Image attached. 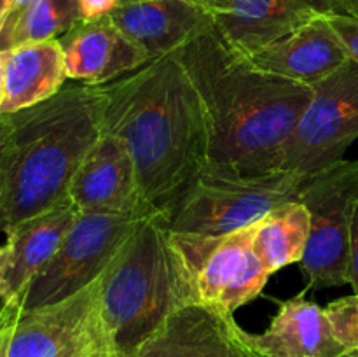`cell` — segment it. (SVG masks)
I'll use <instances>...</instances> for the list:
<instances>
[{"label":"cell","mask_w":358,"mask_h":357,"mask_svg":"<svg viewBox=\"0 0 358 357\" xmlns=\"http://www.w3.org/2000/svg\"><path fill=\"white\" fill-rule=\"evenodd\" d=\"M6 9H7V0H0V30H2L3 18H6Z\"/></svg>","instance_id":"cell-33"},{"label":"cell","mask_w":358,"mask_h":357,"mask_svg":"<svg viewBox=\"0 0 358 357\" xmlns=\"http://www.w3.org/2000/svg\"><path fill=\"white\" fill-rule=\"evenodd\" d=\"M58 41L69 79L91 86L110 83L149 62L110 16L83 20Z\"/></svg>","instance_id":"cell-16"},{"label":"cell","mask_w":358,"mask_h":357,"mask_svg":"<svg viewBox=\"0 0 358 357\" xmlns=\"http://www.w3.org/2000/svg\"><path fill=\"white\" fill-rule=\"evenodd\" d=\"M6 272H7V255L6 247L0 245V298L6 296Z\"/></svg>","instance_id":"cell-30"},{"label":"cell","mask_w":358,"mask_h":357,"mask_svg":"<svg viewBox=\"0 0 358 357\" xmlns=\"http://www.w3.org/2000/svg\"><path fill=\"white\" fill-rule=\"evenodd\" d=\"M327 18L348 51L350 59L358 63V18L350 14H331Z\"/></svg>","instance_id":"cell-24"},{"label":"cell","mask_w":358,"mask_h":357,"mask_svg":"<svg viewBox=\"0 0 358 357\" xmlns=\"http://www.w3.org/2000/svg\"><path fill=\"white\" fill-rule=\"evenodd\" d=\"M248 59L262 72L315 86L345 65L350 56L329 18L322 16L252 52Z\"/></svg>","instance_id":"cell-15"},{"label":"cell","mask_w":358,"mask_h":357,"mask_svg":"<svg viewBox=\"0 0 358 357\" xmlns=\"http://www.w3.org/2000/svg\"><path fill=\"white\" fill-rule=\"evenodd\" d=\"M336 340L345 350H358V294L339 298L325 307Z\"/></svg>","instance_id":"cell-22"},{"label":"cell","mask_w":358,"mask_h":357,"mask_svg":"<svg viewBox=\"0 0 358 357\" xmlns=\"http://www.w3.org/2000/svg\"><path fill=\"white\" fill-rule=\"evenodd\" d=\"M185 300L180 266L163 212L143 217L101 275V312L119 357L138 346Z\"/></svg>","instance_id":"cell-4"},{"label":"cell","mask_w":358,"mask_h":357,"mask_svg":"<svg viewBox=\"0 0 358 357\" xmlns=\"http://www.w3.org/2000/svg\"><path fill=\"white\" fill-rule=\"evenodd\" d=\"M248 340L261 357H339L346 352L325 308L306 300V289L282 301L268 329L248 332Z\"/></svg>","instance_id":"cell-18"},{"label":"cell","mask_w":358,"mask_h":357,"mask_svg":"<svg viewBox=\"0 0 358 357\" xmlns=\"http://www.w3.org/2000/svg\"><path fill=\"white\" fill-rule=\"evenodd\" d=\"M93 357H119V356L114 349H107V350H101V352L94 354Z\"/></svg>","instance_id":"cell-32"},{"label":"cell","mask_w":358,"mask_h":357,"mask_svg":"<svg viewBox=\"0 0 358 357\" xmlns=\"http://www.w3.org/2000/svg\"><path fill=\"white\" fill-rule=\"evenodd\" d=\"M339 14H350L358 18V0H334Z\"/></svg>","instance_id":"cell-29"},{"label":"cell","mask_w":358,"mask_h":357,"mask_svg":"<svg viewBox=\"0 0 358 357\" xmlns=\"http://www.w3.org/2000/svg\"><path fill=\"white\" fill-rule=\"evenodd\" d=\"M80 210L70 196L6 230V296L27 294L31 280L55 258Z\"/></svg>","instance_id":"cell-17"},{"label":"cell","mask_w":358,"mask_h":357,"mask_svg":"<svg viewBox=\"0 0 358 357\" xmlns=\"http://www.w3.org/2000/svg\"><path fill=\"white\" fill-rule=\"evenodd\" d=\"M114 349L101 312V276L56 303L21 312L7 357H93Z\"/></svg>","instance_id":"cell-10"},{"label":"cell","mask_w":358,"mask_h":357,"mask_svg":"<svg viewBox=\"0 0 358 357\" xmlns=\"http://www.w3.org/2000/svg\"><path fill=\"white\" fill-rule=\"evenodd\" d=\"M110 20L149 62L177 52L215 24L208 7L189 0L121 4Z\"/></svg>","instance_id":"cell-14"},{"label":"cell","mask_w":358,"mask_h":357,"mask_svg":"<svg viewBox=\"0 0 358 357\" xmlns=\"http://www.w3.org/2000/svg\"><path fill=\"white\" fill-rule=\"evenodd\" d=\"M37 0H7V9H6V18H3L2 30H0V46L3 44L7 37L10 35V31L14 30V27L17 24V21L23 18V14L30 9Z\"/></svg>","instance_id":"cell-26"},{"label":"cell","mask_w":358,"mask_h":357,"mask_svg":"<svg viewBox=\"0 0 358 357\" xmlns=\"http://www.w3.org/2000/svg\"><path fill=\"white\" fill-rule=\"evenodd\" d=\"M308 178L310 175L290 170L241 174L208 161L185 186L166 224L177 233H233L299 200Z\"/></svg>","instance_id":"cell-5"},{"label":"cell","mask_w":358,"mask_h":357,"mask_svg":"<svg viewBox=\"0 0 358 357\" xmlns=\"http://www.w3.org/2000/svg\"><path fill=\"white\" fill-rule=\"evenodd\" d=\"M310 238V214L308 209L296 200L255 223L252 248L268 273L278 272L292 262L299 265L306 251Z\"/></svg>","instance_id":"cell-20"},{"label":"cell","mask_w":358,"mask_h":357,"mask_svg":"<svg viewBox=\"0 0 358 357\" xmlns=\"http://www.w3.org/2000/svg\"><path fill=\"white\" fill-rule=\"evenodd\" d=\"M0 52L6 62V97L0 114H14L45 102L69 80L58 38L28 42Z\"/></svg>","instance_id":"cell-19"},{"label":"cell","mask_w":358,"mask_h":357,"mask_svg":"<svg viewBox=\"0 0 358 357\" xmlns=\"http://www.w3.org/2000/svg\"><path fill=\"white\" fill-rule=\"evenodd\" d=\"M254 233L255 224L227 234L170 230L187 304H206L234 315L262 293L271 273L252 248Z\"/></svg>","instance_id":"cell-6"},{"label":"cell","mask_w":358,"mask_h":357,"mask_svg":"<svg viewBox=\"0 0 358 357\" xmlns=\"http://www.w3.org/2000/svg\"><path fill=\"white\" fill-rule=\"evenodd\" d=\"M177 55L205 108L210 163L254 175L282 170L283 149L313 88L259 70L215 24Z\"/></svg>","instance_id":"cell-2"},{"label":"cell","mask_w":358,"mask_h":357,"mask_svg":"<svg viewBox=\"0 0 358 357\" xmlns=\"http://www.w3.org/2000/svg\"><path fill=\"white\" fill-rule=\"evenodd\" d=\"M83 20H100L110 16L119 6L121 0H79Z\"/></svg>","instance_id":"cell-27"},{"label":"cell","mask_w":358,"mask_h":357,"mask_svg":"<svg viewBox=\"0 0 358 357\" xmlns=\"http://www.w3.org/2000/svg\"><path fill=\"white\" fill-rule=\"evenodd\" d=\"M133 357H261L233 314L182 304L171 312Z\"/></svg>","instance_id":"cell-11"},{"label":"cell","mask_w":358,"mask_h":357,"mask_svg":"<svg viewBox=\"0 0 358 357\" xmlns=\"http://www.w3.org/2000/svg\"><path fill=\"white\" fill-rule=\"evenodd\" d=\"M145 216L80 212L55 258L28 286L24 310L65 300L100 279Z\"/></svg>","instance_id":"cell-8"},{"label":"cell","mask_w":358,"mask_h":357,"mask_svg":"<svg viewBox=\"0 0 358 357\" xmlns=\"http://www.w3.org/2000/svg\"><path fill=\"white\" fill-rule=\"evenodd\" d=\"M69 196L80 212H156L147 205L140 191L131 153L121 139L110 133H101L93 149L86 154L70 182Z\"/></svg>","instance_id":"cell-12"},{"label":"cell","mask_w":358,"mask_h":357,"mask_svg":"<svg viewBox=\"0 0 358 357\" xmlns=\"http://www.w3.org/2000/svg\"><path fill=\"white\" fill-rule=\"evenodd\" d=\"M24 296L27 294L21 293L9 300H2V307H0V357H7L9 354L14 329H16L20 315L24 308Z\"/></svg>","instance_id":"cell-23"},{"label":"cell","mask_w":358,"mask_h":357,"mask_svg":"<svg viewBox=\"0 0 358 357\" xmlns=\"http://www.w3.org/2000/svg\"><path fill=\"white\" fill-rule=\"evenodd\" d=\"M339 357H358V350H348V352H345Z\"/></svg>","instance_id":"cell-34"},{"label":"cell","mask_w":358,"mask_h":357,"mask_svg":"<svg viewBox=\"0 0 358 357\" xmlns=\"http://www.w3.org/2000/svg\"><path fill=\"white\" fill-rule=\"evenodd\" d=\"M210 10L222 37L247 56L315 18L339 14L334 0H212Z\"/></svg>","instance_id":"cell-13"},{"label":"cell","mask_w":358,"mask_h":357,"mask_svg":"<svg viewBox=\"0 0 358 357\" xmlns=\"http://www.w3.org/2000/svg\"><path fill=\"white\" fill-rule=\"evenodd\" d=\"M7 115L6 209L13 226L69 196L77 168L103 133L100 88L63 86L45 102Z\"/></svg>","instance_id":"cell-3"},{"label":"cell","mask_w":358,"mask_h":357,"mask_svg":"<svg viewBox=\"0 0 358 357\" xmlns=\"http://www.w3.org/2000/svg\"><path fill=\"white\" fill-rule=\"evenodd\" d=\"M7 136H9V115L0 114V233L7 230L9 219H7L6 209V147Z\"/></svg>","instance_id":"cell-25"},{"label":"cell","mask_w":358,"mask_h":357,"mask_svg":"<svg viewBox=\"0 0 358 357\" xmlns=\"http://www.w3.org/2000/svg\"><path fill=\"white\" fill-rule=\"evenodd\" d=\"M83 21L79 0H37L23 14L0 51L28 44L59 38Z\"/></svg>","instance_id":"cell-21"},{"label":"cell","mask_w":358,"mask_h":357,"mask_svg":"<svg viewBox=\"0 0 358 357\" xmlns=\"http://www.w3.org/2000/svg\"><path fill=\"white\" fill-rule=\"evenodd\" d=\"M310 214V238L299 266L315 289L348 284L352 226L358 206V160L311 174L299 195Z\"/></svg>","instance_id":"cell-7"},{"label":"cell","mask_w":358,"mask_h":357,"mask_svg":"<svg viewBox=\"0 0 358 357\" xmlns=\"http://www.w3.org/2000/svg\"><path fill=\"white\" fill-rule=\"evenodd\" d=\"M348 284L352 286L353 294H358V206L352 226V241H350L348 259Z\"/></svg>","instance_id":"cell-28"},{"label":"cell","mask_w":358,"mask_h":357,"mask_svg":"<svg viewBox=\"0 0 358 357\" xmlns=\"http://www.w3.org/2000/svg\"><path fill=\"white\" fill-rule=\"evenodd\" d=\"M313 88L310 105L283 149L282 170L317 174L358 139V63L348 59Z\"/></svg>","instance_id":"cell-9"},{"label":"cell","mask_w":358,"mask_h":357,"mask_svg":"<svg viewBox=\"0 0 358 357\" xmlns=\"http://www.w3.org/2000/svg\"><path fill=\"white\" fill-rule=\"evenodd\" d=\"M98 88L103 133L124 142L143 200L168 216L208 163V125L191 76L171 52Z\"/></svg>","instance_id":"cell-1"},{"label":"cell","mask_w":358,"mask_h":357,"mask_svg":"<svg viewBox=\"0 0 358 357\" xmlns=\"http://www.w3.org/2000/svg\"><path fill=\"white\" fill-rule=\"evenodd\" d=\"M128 2H142V0H121V4H128ZM189 2L201 4V6L208 7V9H210V6H212V0H189ZM210 13H212V10H210Z\"/></svg>","instance_id":"cell-31"}]
</instances>
